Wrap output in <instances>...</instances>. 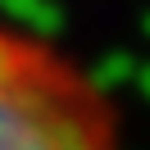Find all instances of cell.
I'll return each instance as SVG.
<instances>
[{
  "instance_id": "obj_1",
  "label": "cell",
  "mask_w": 150,
  "mask_h": 150,
  "mask_svg": "<svg viewBox=\"0 0 150 150\" xmlns=\"http://www.w3.org/2000/svg\"><path fill=\"white\" fill-rule=\"evenodd\" d=\"M0 150H127L105 82L9 14H0Z\"/></svg>"
}]
</instances>
